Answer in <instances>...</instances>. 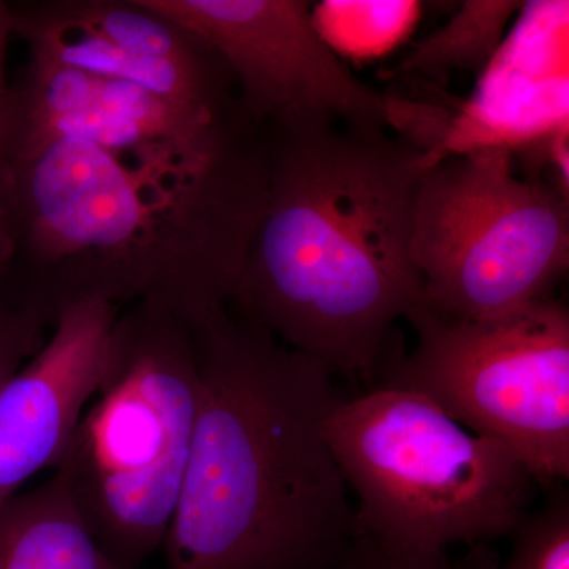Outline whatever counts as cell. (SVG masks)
<instances>
[{
	"label": "cell",
	"instance_id": "1",
	"mask_svg": "<svg viewBox=\"0 0 569 569\" xmlns=\"http://www.w3.org/2000/svg\"><path fill=\"white\" fill-rule=\"evenodd\" d=\"M266 190L261 129L187 159L52 141L14 168L0 302L51 326L92 299L208 316L233 301Z\"/></svg>",
	"mask_w": 569,
	"mask_h": 569
},
{
	"label": "cell",
	"instance_id": "2",
	"mask_svg": "<svg viewBox=\"0 0 569 569\" xmlns=\"http://www.w3.org/2000/svg\"><path fill=\"white\" fill-rule=\"evenodd\" d=\"M388 130L321 119L261 127L268 190L231 305L335 377L380 370L392 326L422 301L411 227L440 152Z\"/></svg>",
	"mask_w": 569,
	"mask_h": 569
},
{
	"label": "cell",
	"instance_id": "3",
	"mask_svg": "<svg viewBox=\"0 0 569 569\" xmlns=\"http://www.w3.org/2000/svg\"><path fill=\"white\" fill-rule=\"evenodd\" d=\"M190 326L200 410L167 569H331L355 538L335 376L228 306Z\"/></svg>",
	"mask_w": 569,
	"mask_h": 569
},
{
	"label": "cell",
	"instance_id": "4",
	"mask_svg": "<svg viewBox=\"0 0 569 569\" xmlns=\"http://www.w3.org/2000/svg\"><path fill=\"white\" fill-rule=\"evenodd\" d=\"M192 326L153 301L112 326L102 380L56 471L100 548L141 569L181 498L200 410Z\"/></svg>",
	"mask_w": 569,
	"mask_h": 569
},
{
	"label": "cell",
	"instance_id": "5",
	"mask_svg": "<svg viewBox=\"0 0 569 569\" xmlns=\"http://www.w3.org/2000/svg\"><path fill=\"white\" fill-rule=\"evenodd\" d=\"M328 438L355 497V535L411 556L507 537L537 485L518 456L427 397L377 387L342 399Z\"/></svg>",
	"mask_w": 569,
	"mask_h": 569
},
{
	"label": "cell",
	"instance_id": "6",
	"mask_svg": "<svg viewBox=\"0 0 569 569\" xmlns=\"http://www.w3.org/2000/svg\"><path fill=\"white\" fill-rule=\"evenodd\" d=\"M411 258L421 306L438 316L486 320L535 305L568 271V192L518 174L508 146L438 153L419 182Z\"/></svg>",
	"mask_w": 569,
	"mask_h": 569
},
{
	"label": "cell",
	"instance_id": "7",
	"mask_svg": "<svg viewBox=\"0 0 569 569\" xmlns=\"http://www.w3.org/2000/svg\"><path fill=\"white\" fill-rule=\"evenodd\" d=\"M410 355L380 387L427 397L448 417L511 449L545 486L569 478V312L552 298L507 316L456 320L419 305Z\"/></svg>",
	"mask_w": 569,
	"mask_h": 569
},
{
	"label": "cell",
	"instance_id": "8",
	"mask_svg": "<svg viewBox=\"0 0 569 569\" xmlns=\"http://www.w3.org/2000/svg\"><path fill=\"white\" fill-rule=\"evenodd\" d=\"M211 44L258 127L321 119L391 129L413 104L359 80L318 31L306 0H149Z\"/></svg>",
	"mask_w": 569,
	"mask_h": 569
},
{
	"label": "cell",
	"instance_id": "9",
	"mask_svg": "<svg viewBox=\"0 0 569 569\" xmlns=\"http://www.w3.org/2000/svg\"><path fill=\"white\" fill-rule=\"evenodd\" d=\"M242 104L190 110L138 86L29 56L10 82L6 138L11 167L58 140H81L142 160L204 156L252 129Z\"/></svg>",
	"mask_w": 569,
	"mask_h": 569
},
{
	"label": "cell",
	"instance_id": "10",
	"mask_svg": "<svg viewBox=\"0 0 569 569\" xmlns=\"http://www.w3.org/2000/svg\"><path fill=\"white\" fill-rule=\"evenodd\" d=\"M119 312L99 299L63 310L44 346L0 385V503L61 462L102 380Z\"/></svg>",
	"mask_w": 569,
	"mask_h": 569
},
{
	"label": "cell",
	"instance_id": "11",
	"mask_svg": "<svg viewBox=\"0 0 569 569\" xmlns=\"http://www.w3.org/2000/svg\"><path fill=\"white\" fill-rule=\"evenodd\" d=\"M11 37L24 41L29 56L138 86L190 110L220 112L241 104L227 63L182 66L123 50L71 20L59 0L7 2Z\"/></svg>",
	"mask_w": 569,
	"mask_h": 569
},
{
	"label": "cell",
	"instance_id": "12",
	"mask_svg": "<svg viewBox=\"0 0 569 569\" xmlns=\"http://www.w3.org/2000/svg\"><path fill=\"white\" fill-rule=\"evenodd\" d=\"M0 569H129L92 537L56 471L0 503Z\"/></svg>",
	"mask_w": 569,
	"mask_h": 569
},
{
	"label": "cell",
	"instance_id": "13",
	"mask_svg": "<svg viewBox=\"0 0 569 569\" xmlns=\"http://www.w3.org/2000/svg\"><path fill=\"white\" fill-rule=\"evenodd\" d=\"M520 7L511 0H467L443 28L415 44L400 70L432 77L449 71L479 73L497 54Z\"/></svg>",
	"mask_w": 569,
	"mask_h": 569
},
{
	"label": "cell",
	"instance_id": "14",
	"mask_svg": "<svg viewBox=\"0 0 569 569\" xmlns=\"http://www.w3.org/2000/svg\"><path fill=\"white\" fill-rule=\"evenodd\" d=\"M512 535L515 546L505 563L481 552L463 569H569L568 497L557 493L538 512L527 515Z\"/></svg>",
	"mask_w": 569,
	"mask_h": 569
},
{
	"label": "cell",
	"instance_id": "15",
	"mask_svg": "<svg viewBox=\"0 0 569 569\" xmlns=\"http://www.w3.org/2000/svg\"><path fill=\"white\" fill-rule=\"evenodd\" d=\"M50 326L31 310L0 302V385L44 346Z\"/></svg>",
	"mask_w": 569,
	"mask_h": 569
},
{
	"label": "cell",
	"instance_id": "16",
	"mask_svg": "<svg viewBox=\"0 0 569 569\" xmlns=\"http://www.w3.org/2000/svg\"><path fill=\"white\" fill-rule=\"evenodd\" d=\"M10 39L9 7L0 0V269L9 257V222L14 176L6 138V111L10 88L6 61Z\"/></svg>",
	"mask_w": 569,
	"mask_h": 569
},
{
	"label": "cell",
	"instance_id": "17",
	"mask_svg": "<svg viewBox=\"0 0 569 569\" xmlns=\"http://www.w3.org/2000/svg\"><path fill=\"white\" fill-rule=\"evenodd\" d=\"M331 569H463L455 567L447 553L422 557L396 552L373 539L355 535L350 548Z\"/></svg>",
	"mask_w": 569,
	"mask_h": 569
}]
</instances>
